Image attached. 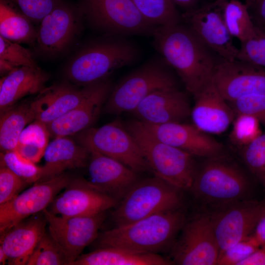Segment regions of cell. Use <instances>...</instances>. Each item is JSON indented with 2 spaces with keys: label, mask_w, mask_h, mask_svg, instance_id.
<instances>
[{
  "label": "cell",
  "mask_w": 265,
  "mask_h": 265,
  "mask_svg": "<svg viewBox=\"0 0 265 265\" xmlns=\"http://www.w3.org/2000/svg\"><path fill=\"white\" fill-rule=\"evenodd\" d=\"M223 15L226 26L233 37L242 42L251 36L256 26L248 7L238 0L223 2Z\"/></svg>",
  "instance_id": "obj_31"
},
{
  "label": "cell",
  "mask_w": 265,
  "mask_h": 265,
  "mask_svg": "<svg viewBox=\"0 0 265 265\" xmlns=\"http://www.w3.org/2000/svg\"><path fill=\"white\" fill-rule=\"evenodd\" d=\"M208 158L196 170L191 189L197 197L214 203H228L239 200L247 192L246 177L237 167L219 159Z\"/></svg>",
  "instance_id": "obj_10"
},
{
  "label": "cell",
  "mask_w": 265,
  "mask_h": 265,
  "mask_svg": "<svg viewBox=\"0 0 265 265\" xmlns=\"http://www.w3.org/2000/svg\"><path fill=\"white\" fill-rule=\"evenodd\" d=\"M141 122L160 141L193 157H217L223 150V145L220 142L193 124L174 122L151 124Z\"/></svg>",
  "instance_id": "obj_18"
},
{
  "label": "cell",
  "mask_w": 265,
  "mask_h": 265,
  "mask_svg": "<svg viewBox=\"0 0 265 265\" xmlns=\"http://www.w3.org/2000/svg\"><path fill=\"white\" fill-rule=\"evenodd\" d=\"M162 59H151L126 76L113 86L106 100V113L132 112L155 91L177 87L175 77Z\"/></svg>",
  "instance_id": "obj_5"
},
{
  "label": "cell",
  "mask_w": 265,
  "mask_h": 265,
  "mask_svg": "<svg viewBox=\"0 0 265 265\" xmlns=\"http://www.w3.org/2000/svg\"><path fill=\"white\" fill-rule=\"evenodd\" d=\"M260 122L265 124V115L260 119Z\"/></svg>",
  "instance_id": "obj_51"
},
{
  "label": "cell",
  "mask_w": 265,
  "mask_h": 265,
  "mask_svg": "<svg viewBox=\"0 0 265 265\" xmlns=\"http://www.w3.org/2000/svg\"><path fill=\"white\" fill-rule=\"evenodd\" d=\"M33 23L8 0H0V36L18 44L34 46L37 29Z\"/></svg>",
  "instance_id": "obj_28"
},
{
  "label": "cell",
  "mask_w": 265,
  "mask_h": 265,
  "mask_svg": "<svg viewBox=\"0 0 265 265\" xmlns=\"http://www.w3.org/2000/svg\"><path fill=\"white\" fill-rule=\"evenodd\" d=\"M49 74L38 66L17 67L0 80V113L27 95L39 93L45 87Z\"/></svg>",
  "instance_id": "obj_25"
},
{
  "label": "cell",
  "mask_w": 265,
  "mask_h": 265,
  "mask_svg": "<svg viewBox=\"0 0 265 265\" xmlns=\"http://www.w3.org/2000/svg\"><path fill=\"white\" fill-rule=\"evenodd\" d=\"M142 16L156 27L181 23V15L171 0H132Z\"/></svg>",
  "instance_id": "obj_32"
},
{
  "label": "cell",
  "mask_w": 265,
  "mask_h": 265,
  "mask_svg": "<svg viewBox=\"0 0 265 265\" xmlns=\"http://www.w3.org/2000/svg\"><path fill=\"white\" fill-rule=\"evenodd\" d=\"M222 3L214 1L187 10L182 21L212 52L222 59H236L238 49L234 44L223 15Z\"/></svg>",
  "instance_id": "obj_13"
},
{
  "label": "cell",
  "mask_w": 265,
  "mask_h": 265,
  "mask_svg": "<svg viewBox=\"0 0 265 265\" xmlns=\"http://www.w3.org/2000/svg\"><path fill=\"white\" fill-rule=\"evenodd\" d=\"M228 0H214V2L217 3H222Z\"/></svg>",
  "instance_id": "obj_50"
},
{
  "label": "cell",
  "mask_w": 265,
  "mask_h": 265,
  "mask_svg": "<svg viewBox=\"0 0 265 265\" xmlns=\"http://www.w3.org/2000/svg\"><path fill=\"white\" fill-rule=\"evenodd\" d=\"M0 59L8 62L15 68L38 66L29 51L20 44L8 40L0 36Z\"/></svg>",
  "instance_id": "obj_36"
},
{
  "label": "cell",
  "mask_w": 265,
  "mask_h": 265,
  "mask_svg": "<svg viewBox=\"0 0 265 265\" xmlns=\"http://www.w3.org/2000/svg\"><path fill=\"white\" fill-rule=\"evenodd\" d=\"M174 4L181 7L187 9V10L194 8L199 0H171Z\"/></svg>",
  "instance_id": "obj_46"
},
{
  "label": "cell",
  "mask_w": 265,
  "mask_h": 265,
  "mask_svg": "<svg viewBox=\"0 0 265 265\" xmlns=\"http://www.w3.org/2000/svg\"><path fill=\"white\" fill-rule=\"evenodd\" d=\"M180 209L157 213L99 234V247L113 246L133 252L158 254L173 245L185 225Z\"/></svg>",
  "instance_id": "obj_3"
},
{
  "label": "cell",
  "mask_w": 265,
  "mask_h": 265,
  "mask_svg": "<svg viewBox=\"0 0 265 265\" xmlns=\"http://www.w3.org/2000/svg\"><path fill=\"white\" fill-rule=\"evenodd\" d=\"M264 203L235 204L211 216L220 254L253 234Z\"/></svg>",
  "instance_id": "obj_17"
},
{
  "label": "cell",
  "mask_w": 265,
  "mask_h": 265,
  "mask_svg": "<svg viewBox=\"0 0 265 265\" xmlns=\"http://www.w3.org/2000/svg\"><path fill=\"white\" fill-rule=\"evenodd\" d=\"M260 246L265 244V202L255 228L251 235Z\"/></svg>",
  "instance_id": "obj_44"
},
{
  "label": "cell",
  "mask_w": 265,
  "mask_h": 265,
  "mask_svg": "<svg viewBox=\"0 0 265 265\" xmlns=\"http://www.w3.org/2000/svg\"><path fill=\"white\" fill-rule=\"evenodd\" d=\"M76 134L77 142L87 150L118 160L137 173L150 170L137 141L119 121L90 127Z\"/></svg>",
  "instance_id": "obj_9"
},
{
  "label": "cell",
  "mask_w": 265,
  "mask_h": 265,
  "mask_svg": "<svg viewBox=\"0 0 265 265\" xmlns=\"http://www.w3.org/2000/svg\"><path fill=\"white\" fill-rule=\"evenodd\" d=\"M191 111L186 95L174 87L151 93L132 113L143 123L162 124L182 122L190 116Z\"/></svg>",
  "instance_id": "obj_19"
},
{
  "label": "cell",
  "mask_w": 265,
  "mask_h": 265,
  "mask_svg": "<svg viewBox=\"0 0 265 265\" xmlns=\"http://www.w3.org/2000/svg\"><path fill=\"white\" fill-rule=\"evenodd\" d=\"M257 175L259 177L262 183L265 186V165Z\"/></svg>",
  "instance_id": "obj_48"
},
{
  "label": "cell",
  "mask_w": 265,
  "mask_h": 265,
  "mask_svg": "<svg viewBox=\"0 0 265 265\" xmlns=\"http://www.w3.org/2000/svg\"><path fill=\"white\" fill-rule=\"evenodd\" d=\"M88 150L89 182L116 199H122L138 180L137 172L118 160L93 150Z\"/></svg>",
  "instance_id": "obj_20"
},
{
  "label": "cell",
  "mask_w": 265,
  "mask_h": 265,
  "mask_svg": "<svg viewBox=\"0 0 265 265\" xmlns=\"http://www.w3.org/2000/svg\"><path fill=\"white\" fill-rule=\"evenodd\" d=\"M7 263V257L3 249L0 246V264L5 265Z\"/></svg>",
  "instance_id": "obj_47"
},
{
  "label": "cell",
  "mask_w": 265,
  "mask_h": 265,
  "mask_svg": "<svg viewBox=\"0 0 265 265\" xmlns=\"http://www.w3.org/2000/svg\"><path fill=\"white\" fill-rule=\"evenodd\" d=\"M43 157L42 181L59 175L67 169L85 167L90 153L84 147L68 136L59 137L48 144Z\"/></svg>",
  "instance_id": "obj_26"
},
{
  "label": "cell",
  "mask_w": 265,
  "mask_h": 265,
  "mask_svg": "<svg viewBox=\"0 0 265 265\" xmlns=\"http://www.w3.org/2000/svg\"><path fill=\"white\" fill-rule=\"evenodd\" d=\"M71 180L65 173L39 181L0 205V232L6 231L27 217L43 212Z\"/></svg>",
  "instance_id": "obj_12"
},
{
  "label": "cell",
  "mask_w": 265,
  "mask_h": 265,
  "mask_svg": "<svg viewBox=\"0 0 265 265\" xmlns=\"http://www.w3.org/2000/svg\"><path fill=\"white\" fill-rule=\"evenodd\" d=\"M46 219L36 217L22 221L0 234V246L7 257V264L26 265L38 242L46 233Z\"/></svg>",
  "instance_id": "obj_24"
},
{
  "label": "cell",
  "mask_w": 265,
  "mask_h": 265,
  "mask_svg": "<svg viewBox=\"0 0 265 265\" xmlns=\"http://www.w3.org/2000/svg\"><path fill=\"white\" fill-rule=\"evenodd\" d=\"M235 113V117L247 115L260 120L265 115V95L247 94L230 101H227Z\"/></svg>",
  "instance_id": "obj_38"
},
{
  "label": "cell",
  "mask_w": 265,
  "mask_h": 265,
  "mask_svg": "<svg viewBox=\"0 0 265 265\" xmlns=\"http://www.w3.org/2000/svg\"><path fill=\"white\" fill-rule=\"evenodd\" d=\"M153 45L193 96L213 80L216 62L212 51L186 25L158 26Z\"/></svg>",
  "instance_id": "obj_1"
},
{
  "label": "cell",
  "mask_w": 265,
  "mask_h": 265,
  "mask_svg": "<svg viewBox=\"0 0 265 265\" xmlns=\"http://www.w3.org/2000/svg\"><path fill=\"white\" fill-rule=\"evenodd\" d=\"M243 160L249 169L257 175L265 165V133H262L244 146Z\"/></svg>",
  "instance_id": "obj_41"
},
{
  "label": "cell",
  "mask_w": 265,
  "mask_h": 265,
  "mask_svg": "<svg viewBox=\"0 0 265 265\" xmlns=\"http://www.w3.org/2000/svg\"><path fill=\"white\" fill-rule=\"evenodd\" d=\"M260 247L251 235L220 253L216 265H239Z\"/></svg>",
  "instance_id": "obj_39"
},
{
  "label": "cell",
  "mask_w": 265,
  "mask_h": 265,
  "mask_svg": "<svg viewBox=\"0 0 265 265\" xmlns=\"http://www.w3.org/2000/svg\"><path fill=\"white\" fill-rule=\"evenodd\" d=\"M159 254L138 253L118 247H99L80 255L71 265H168Z\"/></svg>",
  "instance_id": "obj_27"
},
{
  "label": "cell",
  "mask_w": 265,
  "mask_h": 265,
  "mask_svg": "<svg viewBox=\"0 0 265 265\" xmlns=\"http://www.w3.org/2000/svg\"><path fill=\"white\" fill-rule=\"evenodd\" d=\"M233 122L231 137L238 144L244 146L262 133L260 122L255 117L238 115L235 117Z\"/></svg>",
  "instance_id": "obj_37"
},
{
  "label": "cell",
  "mask_w": 265,
  "mask_h": 265,
  "mask_svg": "<svg viewBox=\"0 0 265 265\" xmlns=\"http://www.w3.org/2000/svg\"><path fill=\"white\" fill-rule=\"evenodd\" d=\"M0 166H3L17 175L27 184L41 181L43 177L42 166L26 159L17 151L0 153Z\"/></svg>",
  "instance_id": "obj_33"
},
{
  "label": "cell",
  "mask_w": 265,
  "mask_h": 265,
  "mask_svg": "<svg viewBox=\"0 0 265 265\" xmlns=\"http://www.w3.org/2000/svg\"><path fill=\"white\" fill-rule=\"evenodd\" d=\"M193 96L195 103L190 114L192 124L209 134H220L226 131L235 115L213 80Z\"/></svg>",
  "instance_id": "obj_23"
},
{
  "label": "cell",
  "mask_w": 265,
  "mask_h": 265,
  "mask_svg": "<svg viewBox=\"0 0 265 265\" xmlns=\"http://www.w3.org/2000/svg\"><path fill=\"white\" fill-rule=\"evenodd\" d=\"M257 0H246L245 4L249 7L254 3Z\"/></svg>",
  "instance_id": "obj_49"
},
{
  "label": "cell",
  "mask_w": 265,
  "mask_h": 265,
  "mask_svg": "<svg viewBox=\"0 0 265 265\" xmlns=\"http://www.w3.org/2000/svg\"><path fill=\"white\" fill-rule=\"evenodd\" d=\"M33 23L41 20L64 0H8Z\"/></svg>",
  "instance_id": "obj_40"
},
{
  "label": "cell",
  "mask_w": 265,
  "mask_h": 265,
  "mask_svg": "<svg viewBox=\"0 0 265 265\" xmlns=\"http://www.w3.org/2000/svg\"><path fill=\"white\" fill-rule=\"evenodd\" d=\"M139 54L138 47L127 37L103 35L79 49L66 63L64 73L69 82L85 86L132 64Z\"/></svg>",
  "instance_id": "obj_2"
},
{
  "label": "cell",
  "mask_w": 265,
  "mask_h": 265,
  "mask_svg": "<svg viewBox=\"0 0 265 265\" xmlns=\"http://www.w3.org/2000/svg\"><path fill=\"white\" fill-rule=\"evenodd\" d=\"M118 204L114 197L81 178L72 180L50 204L52 213L62 216H82L105 212Z\"/></svg>",
  "instance_id": "obj_15"
},
{
  "label": "cell",
  "mask_w": 265,
  "mask_h": 265,
  "mask_svg": "<svg viewBox=\"0 0 265 265\" xmlns=\"http://www.w3.org/2000/svg\"><path fill=\"white\" fill-rule=\"evenodd\" d=\"M181 190L154 176L138 180L126 192L112 213L116 226L180 208Z\"/></svg>",
  "instance_id": "obj_6"
},
{
  "label": "cell",
  "mask_w": 265,
  "mask_h": 265,
  "mask_svg": "<svg viewBox=\"0 0 265 265\" xmlns=\"http://www.w3.org/2000/svg\"><path fill=\"white\" fill-rule=\"evenodd\" d=\"M239 265H265V244L240 262Z\"/></svg>",
  "instance_id": "obj_45"
},
{
  "label": "cell",
  "mask_w": 265,
  "mask_h": 265,
  "mask_svg": "<svg viewBox=\"0 0 265 265\" xmlns=\"http://www.w3.org/2000/svg\"><path fill=\"white\" fill-rule=\"evenodd\" d=\"M124 125L137 141L154 176L181 190L191 189L196 170L193 156L160 141L139 120Z\"/></svg>",
  "instance_id": "obj_4"
},
{
  "label": "cell",
  "mask_w": 265,
  "mask_h": 265,
  "mask_svg": "<svg viewBox=\"0 0 265 265\" xmlns=\"http://www.w3.org/2000/svg\"><path fill=\"white\" fill-rule=\"evenodd\" d=\"M67 265L64 255L51 236L46 233L42 236L26 265Z\"/></svg>",
  "instance_id": "obj_35"
},
{
  "label": "cell",
  "mask_w": 265,
  "mask_h": 265,
  "mask_svg": "<svg viewBox=\"0 0 265 265\" xmlns=\"http://www.w3.org/2000/svg\"><path fill=\"white\" fill-rule=\"evenodd\" d=\"M97 83L81 88L69 82L46 87L30 102L35 120L47 125L61 117L83 101L93 92Z\"/></svg>",
  "instance_id": "obj_22"
},
{
  "label": "cell",
  "mask_w": 265,
  "mask_h": 265,
  "mask_svg": "<svg viewBox=\"0 0 265 265\" xmlns=\"http://www.w3.org/2000/svg\"><path fill=\"white\" fill-rule=\"evenodd\" d=\"M50 136L47 125L35 120L22 132L16 151L26 159L36 163L43 157Z\"/></svg>",
  "instance_id": "obj_30"
},
{
  "label": "cell",
  "mask_w": 265,
  "mask_h": 265,
  "mask_svg": "<svg viewBox=\"0 0 265 265\" xmlns=\"http://www.w3.org/2000/svg\"><path fill=\"white\" fill-rule=\"evenodd\" d=\"M84 22L78 4L62 1L39 24L34 46L37 53L54 58L65 53L80 35Z\"/></svg>",
  "instance_id": "obj_8"
},
{
  "label": "cell",
  "mask_w": 265,
  "mask_h": 265,
  "mask_svg": "<svg viewBox=\"0 0 265 265\" xmlns=\"http://www.w3.org/2000/svg\"><path fill=\"white\" fill-rule=\"evenodd\" d=\"M112 87L108 78L98 82L93 92L80 104L46 125L50 136H68L90 128L98 116Z\"/></svg>",
  "instance_id": "obj_21"
},
{
  "label": "cell",
  "mask_w": 265,
  "mask_h": 265,
  "mask_svg": "<svg viewBox=\"0 0 265 265\" xmlns=\"http://www.w3.org/2000/svg\"><path fill=\"white\" fill-rule=\"evenodd\" d=\"M219 254L211 216L205 215L184 225L172 250L173 262L181 265H216Z\"/></svg>",
  "instance_id": "obj_14"
},
{
  "label": "cell",
  "mask_w": 265,
  "mask_h": 265,
  "mask_svg": "<svg viewBox=\"0 0 265 265\" xmlns=\"http://www.w3.org/2000/svg\"><path fill=\"white\" fill-rule=\"evenodd\" d=\"M42 212L49 234L64 255L68 265H71L83 249L97 238L105 218V212L70 217L54 214L47 209Z\"/></svg>",
  "instance_id": "obj_11"
},
{
  "label": "cell",
  "mask_w": 265,
  "mask_h": 265,
  "mask_svg": "<svg viewBox=\"0 0 265 265\" xmlns=\"http://www.w3.org/2000/svg\"><path fill=\"white\" fill-rule=\"evenodd\" d=\"M84 20L103 35L152 36L157 27L148 22L132 0H80Z\"/></svg>",
  "instance_id": "obj_7"
},
{
  "label": "cell",
  "mask_w": 265,
  "mask_h": 265,
  "mask_svg": "<svg viewBox=\"0 0 265 265\" xmlns=\"http://www.w3.org/2000/svg\"><path fill=\"white\" fill-rule=\"evenodd\" d=\"M236 59L265 69V31L256 26L253 34L240 43Z\"/></svg>",
  "instance_id": "obj_34"
},
{
  "label": "cell",
  "mask_w": 265,
  "mask_h": 265,
  "mask_svg": "<svg viewBox=\"0 0 265 265\" xmlns=\"http://www.w3.org/2000/svg\"><path fill=\"white\" fill-rule=\"evenodd\" d=\"M35 120L31 103L13 106L0 113V147L2 152L16 150L26 125Z\"/></svg>",
  "instance_id": "obj_29"
},
{
  "label": "cell",
  "mask_w": 265,
  "mask_h": 265,
  "mask_svg": "<svg viewBox=\"0 0 265 265\" xmlns=\"http://www.w3.org/2000/svg\"><path fill=\"white\" fill-rule=\"evenodd\" d=\"M27 184L8 168L0 166V205L16 197Z\"/></svg>",
  "instance_id": "obj_42"
},
{
  "label": "cell",
  "mask_w": 265,
  "mask_h": 265,
  "mask_svg": "<svg viewBox=\"0 0 265 265\" xmlns=\"http://www.w3.org/2000/svg\"><path fill=\"white\" fill-rule=\"evenodd\" d=\"M213 81L227 101L247 94L265 95V69L238 59L216 62Z\"/></svg>",
  "instance_id": "obj_16"
},
{
  "label": "cell",
  "mask_w": 265,
  "mask_h": 265,
  "mask_svg": "<svg viewBox=\"0 0 265 265\" xmlns=\"http://www.w3.org/2000/svg\"><path fill=\"white\" fill-rule=\"evenodd\" d=\"M248 8L255 26L265 31V0H257Z\"/></svg>",
  "instance_id": "obj_43"
}]
</instances>
